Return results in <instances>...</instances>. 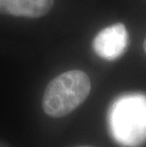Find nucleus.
I'll list each match as a JSON object with an SVG mask.
<instances>
[{"label": "nucleus", "mask_w": 146, "mask_h": 147, "mask_svg": "<svg viewBox=\"0 0 146 147\" xmlns=\"http://www.w3.org/2000/svg\"><path fill=\"white\" fill-rule=\"evenodd\" d=\"M114 139L125 147H138L146 142V96L128 94L114 102L109 114Z\"/></svg>", "instance_id": "obj_1"}, {"label": "nucleus", "mask_w": 146, "mask_h": 147, "mask_svg": "<svg viewBox=\"0 0 146 147\" xmlns=\"http://www.w3.org/2000/svg\"><path fill=\"white\" fill-rule=\"evenodd\" d=\"M91 84L83 71L70 70L54 78L45 90L43 109L46 115L61 118L71 113L89 95Z\"/></svg>", "instance_id": "obj_2"}, {"label": "nucleus", "mask_w": 146, "mask_h": 147, "mask_svg": "<svg viewBox=\"0 0 146 147\" xmlns=\"http://www.w3.org/2000/svg\"><path fill=\"white\" fill-rule=\"evenodd\" d=\"M127 44L128 33L125 26L117 23L104 28L93 41V49L99 57L104 60H116L123 54Z\"/></svg>", "instance_id": "obj_3"}, {"label": "nucleus", "mask_w": 146, "mask_h": 147, "mask_svg": "<svg viewBox=\"0 0 146 147\" xmlns=\"http://www.w3.org/2000/svg\"><path fill=\"white\" fill-rule=\"evenodd\" d=\"M53 0H0V13L38 18L51 10Z\"/></svg>", "instance_id": "obj_4"}, {"label": "nucleus", "mask_w": 146, "mask_h": 147, "mask_svg": "<svg viewBox=\"0 0 146 147\" xmlns=\"http://www.w3.org/2000/svg\"><path fill=\"white\" fill-rule=\"evenodd\" d=\"M143 49H144V51H145V52H146V38H145V40H144V44H143Z\"/></svg>", "instance_id": "obj_5"}]
</instances>
